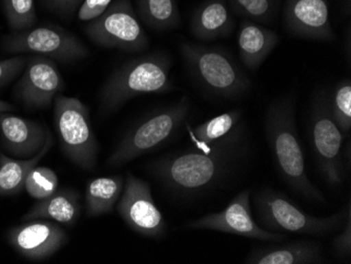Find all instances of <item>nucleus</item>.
I'll use <instances>...</instances> for the list:
<instances>
[{"mask_svg": "<svg viewBox=\"0 0 351 264\" xmlns=\"http://www.w3.org/2000/svg\"><path fill=\"white\" fill-rule=\"evenodd\" d=\"M63 88L62 77L54 60L34 54L27 58L14 94L25 108L36 110L49 108Z\"/></svg>", "mask_w": 351, "mask_h": 264, "instance_id": "nucleus-13", "label": "nucleus"}, {"mask_svg": "<svg viewBox=\"0 0 351 264\" xmlns=\"http://www.w3.org/2000/svg\"><path fill=\"white\" fill-rule=\"evenodd\" d=\"M8 242L17 253L31 260H45L68 242L66 232L50 220L37 219L14 226L8 232Z\"/></svg>", "mask_w": 351, "mask_h": 264, "instance_id": "nucleus-14", "label": "nucleus"}, {"mask_svg": "<svg viewBox=\"0 0 351 264\" xmlns=\"http://www.w3.org/2000/svg\"><path fill=\"white\" fill-rule=\"evenodd\" d=\"M113 0H84L78 10V19L92 21L106 12Z\"/></svg>", "mask_w": 351, "mask_h": 264, "instance_id": "nucleus-31", "label": "nucleus"}, {"mask_svg": "<svg viewBox=\"0 0 351 264\" xmlns=\"http://www.w3.org/2000/svg\"><path fill=\"white\" fill-rule=\"evenodd\" d=\"M82 1L84 0H58L52 11L58 12L62 15H70V14L74 13L77 7L82 5Z\"/></svg>", "mask_w": 351, "mask_h": 264, "instance_id": "nucleus-32", "label": "nucleus"}, {"mask_svg": "<svg viewBox=\"0 0 351 264\" xmlns=\"http://www.w3.org/2000/svg\"><path fill=\"white\" fill-rule=\"evenodd\" d=\"M279 43V35L273 29L241 19L238 34L239 55L247 70L257 71Z\"/></svg>", "mask_w": 351, "mask_h": 264, "instance_id": "nucleus-18", "label": "nucleus"}, {"mask_svg": "<svg viewBox=\"0 0 351 264\" xmlns=\"http://www.w3.org/2000/svg\"><path fill=\"white\" fill-rule=\"evenodd\" d=\"M8 25L13 32L31 29L36 23L34 0H3Z\"/></svg>", "mask_w": 351, "mask_h": 264, "instance_id": "nucleus-27", "label": "nucleus"}, {"mask_svg": "<svg viewBox=\"0 0 351 264\" xmlns=\"http://www.w3.org/2000/svg\"><path fill=\"white\" fill-rule=\"evenodd\" d=\"M58 189V176L50 167H35L25 179V190L37 200L50 197Z\"/></svg>", "mask_w": 351, "mask_h": 264, "instance_id": "nucleus-28", "label": "nucleus"}, {"mask_svg": "<svg viewBox=\"0 0 351 264\" xmlns=\"http://www.w3.org/2000/svg\"><path fill=\"white\" fill-rule=\"evenodd\" d=\"M43 1L45 3V5L49 8V9L53 10L54 9L55 5H56L58 0H43Z\"/></svg>", "mask_w": 351, "mask_h": 264, "instance_id": "nucleus-34", "label": "nucleus"}, {"mask_svg": "<svg viewBox=\"0 0 351 264\" xmlns=\"http://www.w3.org/2000/svg\"><path fill=\"white\" fill-rule=\"evenodd\" d=\"M260 226L274 232H291L299 235L323 236L341 230L350 202L329 217H315L298 208L289 197L270 188L258 191L254 197Z\"/></svg>", "mask_w": 351, "mask_h": 264, "instance_id": "nucleus-5", "label": "nucleus"}, {"mask_svg": "<svg viewBox=\"0 0 351 264\" xmlns=\"http://www.w3.org/2000/svg\"><path fill=\"white\" fill-rule=\"evenodd\" d=\"M117 204L118 214L132 230L156 239L165 236L167 222L156 206L149 183L129 173Z\"/></svg>", "mask_w": 351, "mask_h": 264, "instance_id": "nucleus-12", "label": "nucleus"}, {"mask_svg": "<svg viewBox=\"0 0 351 264\" xmlns=\"http://www.w3.org/2000/svg\"><path fill=\"white\" fill-rule=\"evenodd\" d=\"M123 177H98L90 181L86 188V215L101 216L113 212L123 191Z\"/></svg>", "mask_w": 351, "mask_h": 264, "instance_id": "nucleus-22", "label": "nucleus"}, {"mask_svg": "<svg viewBox=\"0 0 351 264\" xmlns=\"http://www.w3.org/2000/svg\"><path fill=\"white\" fill-rule=\"evenodd\" d=\"M50 130L39 122L9 113H0V139L12 156L31 158L45 147Z\"/></svg>", "mask_w": 351, "mask_h": 264, "instance_id": "nucleus-16", "label": "nucleus"}, {"mask_svg": "<svg viewBox=\"0 0 351 264\" xmlns=\"http://www.w3.org/2000/svg\"><path fill=\"white\" fill-rule=\"evenodd\" d=\"M14 110H15V106L13 104L0 100V113H8V112L14 111Z\"/></svg>", "mask_w": 351, "mask_h": 264, "instance_id": "nucleus-33", "label": "nucleus"}, {"mask_svg": "<svg viewBox=\"0 0 351 264\" xmlns=\"http://www.w3.org/2000/svg\"><path fill=\"white\" fill-rule=\"evenodd\" d=\"M137 14L147 27L167 31L181 23L177 0H137Z\"/></svg>", "mask_w": 351, "mask_h": 264, "instance_id": "nucleus-23", "label": "nucleus"}, {"mask_svg": "<svg viewBox=\"0 0 351 264\" xmlns=\"http://www.w3.org/2000/svg\"><path fill=\"white\" fill-rule=\"evenodd\" d=\"M265 135L280 176L289 188L306 198L325 204L324 195L309 179L295 120L293 94L270 102L265 114Z\"/></svg>", "mask_w": 351, "mask_h": 264, "instance_id": "nucleus-2", "label": "nucleus"}, {"mask_svg": "<svg viewBox=\"0 0 351 264\" xmlns=\"http://www.w3.org/2000/svg\"><path fill=\"white\" fill-rule=\"evenodd\" d=\"M234 27V17L226 0H205L191 21V34L201 41L230 36Z\"/></svg>", "mask_w": 351, "mask_h": 264, "instance_id": "nucleus-19", "label": "nucleus"}, {"mask_svg": "<svg viewBox=\"0 0 351 264\" xmlns=\"http://www.w3.org/2000/svg\"><path fill=\"white\" fill-rule=\"evenodd\" d=\"M82 212L80 196L71 189H60L47 198L41 199L23 215V222L32 220H54L64 226H73Z\"/></svg>", "mask_w": 351, "mask_h": 264, "instance_id": "nucleus-20", "label": "nucleus"}, {"mask_svg": "<svg viewBox=\"0 0 351 264\" xmlns=\"http://www.w3.org/2000/svg\"><path fill=\"white\" fill-rule=\"evenodd\" d=\"M27 58L29 57L21 55L0 60V88L7 86L25 70Z\"/></svg>", "mask_w": 351, "mask_h": 264, "instance_id": "nucleus-29", "label": "nucleus"}, {"mask_svg": "<svg viewBox=\"0 0 351 264\" xmlns=\"http://www.w3.org/2000/svg\"><path fill=\"white\" fill-rule=\"evenodd\" d=\"M228 5L237 17L270 25L277 17L280 0H228Z\"/></svg>", "mask_w": 351, "mask_h": 264, "instance_id": "nucleus-25", "label": "nucleus"}, {"mask_svg": "<svg viewBox=\"0 0 351 264\" xmlns=\"http://www.w3.org/2000/svg\"><path fill=\"white\" fill-rule=\"evenodd\" d=\"M191 110V101L183 96L178 101L158 108L134 125L108 157V167H122L151 153L173 139L183 127Z\"/></svg>", "mask_w": 351, "mask_h": 264, "instance_id": "nucleus-6", "label": "nucleus"}, {"mask_svg": "<svg viewBox=\"0 0 351 264\" xmlns=\"http://www.w3.org/2000/svg\"><path fill=\"white\" fill-rule=\"evenodd\" d=\"M191 230H208L226 232L241 237L265 242H283L287 239L284 232H274L260 226L252 217L250 191H242L234 197L221 212L210 213L187 224Z\"/></svg>", "mask_w": 351, "mask_h": 264, "instance_id": "nucleus-11", "label": "nucleus"}, {"mask_svg": "<svg viewBox=\"0 0 351 264\" xmlns=\"http://www.w3.org/2000/svg\"><path fill=\"white\" fill-rule=\"evenodd\" d=\"M250 152L243 122L205 149H189L158 159L149 171L173 194L194 198L226 182Z\"/></svg>", "mask_w": 351, "mask_h": 264, "instance_id": "nucleus-1", "label": "nucleus"}, {"mask_svg": "<svg viewBox=\"0 0 351 264\" xmlns=\"http://www.w3.org/2000/svg\"><path fill=\"white\" fill-rule=\"evenodd\" d=\"M331 113L344 137L351 131V82L344 80L337 84L330 96Z\"/></svg>", "mask_w": 351, "mask_h": 264, "instance_id": "nucleus-26", "label": "nucleus"}, {"mask_svg": "<svg viewBox=\"0 0 351 264\" xmlns=\"http://www.w3.org/2000/svg\"><path fill=\"white\" fill-rule=\"evenodd\" d=\"M283 25L297 38L332 41L336 37L326 0H285Z\"/></svg>", "mask_w": 351, "mask_h": 264, "instance_id": "nucleus-15", "label": "nucleus"}, {"mask_svg": "<svg viewBox=\"0 0 351 264\" xmlns=\"http://www.w3.org/2000/svg\"><path fill=\"white\" fill-rule=\"evenodd\" d=\"M269 244L252 248L245 259L248 264H317L326 263L322 244L311 240L291 243Z\"/></svg>", "mask_w": 351, "mask_h": 264, "instance_id": "nucleus-17", "label": "nucleus"}, {"mask_svg": "<svg viewBox=\"0 0 351 264\" xmlns=\"http://www.w3.org/2000/svg\"><path fill=\"white\" fill-rule=\"evenodd\" d=\"M3 48L11 54L43 55L60 62H74L90 52L78 37L54 25L31 27L5 37Z\"/></svg>", "mask_w": 351, "mask_h": 264, "instance_id": "nucleus-10", "label": "nucleus"}, {"mask_svg": "<svg viewBox=\"0 0 351 264\" xmlns=\"http://www.w3.org/2000/svg\"><path fill=\"white\" fill-rule=\"evenodd\" d=\"M242 110L234 108L189 130L197 149H205L230 134L241 122Z\"/></svg>", "mask_w": 351, "mask_h": 264, "instance_id": "nucleus-24", "label": "nucleus"}, {"mask_svg": "<svg viewBox=\"0 0 351 264\" xmlns=\"http://www.w3.org/2000/svg\"><path fill=\"white\" fill-rule=\"evenodd\" d=\"M171 57L160 51L126 61L104 84L100 111L108 115L137 96L171 92Z\"/></svg>", "mask_w": 351, "mask_h": 264, "instance_id": "nucleus-3", "label": "nucleus"}, {"mask_svg": "<svg viewBox=\"0 0 351 264\" xmlns=\"http://www.w3.org/2000/svg\"><path fill=\"white\" fill-rule=\"evenodd\" d=\"M181 54L194 82L212 99L237 100L250 92V78L224 49L182 43Z\"/></svg>", "mask_w": 351, "mask_h": 264, "instance_id": "nucleus-4", "label": "nucleus"}, {"mask_svg": "<svg viewBox=\"0 0 351 264\" xmlns=\"http://www.w3.org/2000/svg\"><path fill=\"white\" fill-rule=\"evenodd\" d=\"M309 130L317 167L327 184L338 188L346 179L342 157L345 137L333 119L330 96L325 91H317L313 96Z\"/></svg>", "mask_w": 351, "mask_h": 264, "instance_id": "nucleus-8", "label": "nucleus"}, {"mask_svg": "<svg viewBox=\"0 0 351 264\" xmlns=\"http://www.w3.org/2000/svg\"><path fill=\"white\" fill-rule=\"evenodd\" d=\"M55 127L63 153L77 167L93 171L97 165V139L93 132L88 106L74 97L56 95Z\"/></svg>", "mask_w": 351, "mask_h": 264, "instance_id": "nucleus-7", "label": "nucleus"}, {"mask_svg": "<svg viewBox=\"0 0 351 264\" xmlns=\"http://www.w3.org/2000/svg\"><path fill=\"white\" fill-rule=\"evenodd\" d=\"M84 32L102 48L128 53L145 52L149 49V38L130 0H113L104 14L88 21Z\"/></svg>", "mask_w": 351, "mask_h": 264, "instance_id": "nucleus-9", "label": "nucleus"}, {"mask_svg": "<svg viewBox=\"0 0 351 264\" xmlns=\"http://www.w3.org/2000/svg\"><path fill=\"white\" fill-rule=\"evenodd\" d=\"M341 228L342 232L333 238L332 248L339 259L347 260L351 257V210Z\"/></svg>", "mask_w": 351, "mask_h": 264, "instance_id": "nucleus-30", "label": "nucleus"}, {"mask_svg": "<svg viewBox=\"0 0 351 264\" xmlns=\"http://www.w3.org/2000/svg\"><path fill=\"white\" fill-rule=\"evenodd\" d=\"M53 145V136L47 134V141L35 156L27 159H12L0 154V196H13L25 189V179L39 161L50 151Z\"/></svg>", "mask_w": 351, "mask_h": 264, "instance_id": "nucleus-21", "label": "nucleus"}]
</instances>
